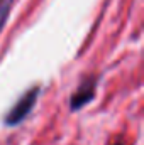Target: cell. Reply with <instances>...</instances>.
I'll return each mask as SVG.
<instances>
[{
  "label": "cell",
  "mask_w": 144,
  "mask_h": 145,
  "mask_svg": "<svg viewBox=\"0 0 144 145\" xmlns=\"http://www.w3.org/2000/svg\"><path fill=\"white\" fill-rule=\"evenodd\" d=\"M39 93H41V86L29 88L14 103V106L7 111V115L3 116V123L7 127H17L19 123H22L31 115V111L34 110V106H36V103H37V98H39Z\"/></svg>",
  "instance_id": "obj_1"
},
{
  "label": "cell",
  "mask_w": 144,
  "mask_h": 145,
  "mask_svg": "<svg viewBox=\"0 0 144 145\" xmlns=\"http://www.w3.org/2000/svg\"><path fill=\"white\" fill-rule=\"evenodd\" d=\"M95 91H97V78L95 76H87L70 98V110L71 111L81 110L87 103H90L95 98Z\"/></svg>",
  "instance_id": "obj_2"
},
{
  "label": "cell",
  "mask_w": 144,
  "mask_h": 145,
  "mask_svg": "<svg viewBox=\"0 0 144 145\" xmlns=\"http://www.w3.org/2000/svg\"><path fill=\"white\" fill-rule=\"evenodd\" d=\"M12 5H14V0H0V32L3 31V27L7 24V19L10 15Z\"/></svg>",
  "instance_id": "obj_3"
},
{
  "label": "cell",
  "mask_w": 144,
  "mask_h": 145,
  "mask_svg": "<svg viewBox=\"0 0 144 145\" xmlns=\"http://www.w3.org/2000/svg\"><path fill=\"white\" fill-rule=\"evenodd\" d=\"M110 145H124V142L122 140H117V142H114V144H110Z\"/></svg>",
  "instance_id": "obj_4"
}]
</instances>
